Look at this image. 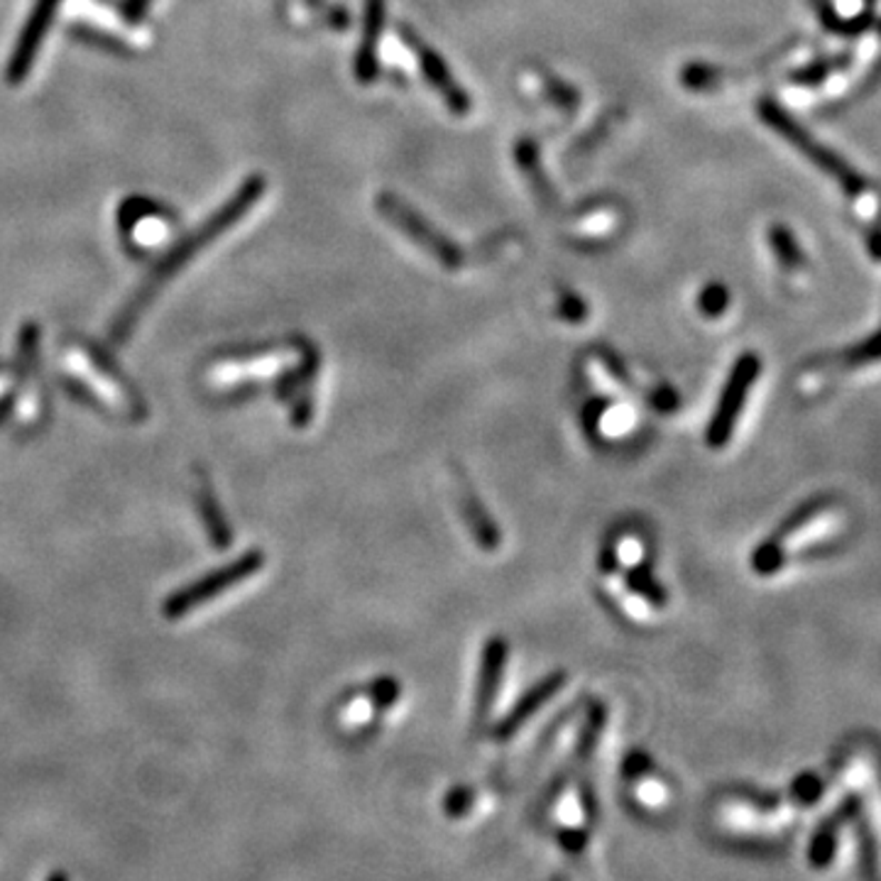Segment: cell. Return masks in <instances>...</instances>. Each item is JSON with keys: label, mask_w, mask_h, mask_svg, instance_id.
<instances>
[{"label": "cell", "mask_w": 881, "mask_h": 881, "mask_svg": "<svg viewBox=\"0 0 881 881\" xmlns=\"http://www.w3.org/2000/svg\"><path fill=\"white\" fill-rule=\"evenodd\" d=\"M263 191H265V181H263L260 177H253L250 181H245V184H242V189H240L236 196H232V199H230L224 208H220V211H218L211 220H208V224H206L199 232H194V238H189L187 242H181L179 248H177L175 253H171V255L167 257V260L155 269V275H152V279H150V285H147V287L140 291V297L135 299V304L126 311V316H122L120 326H116V338L126 336V334H128V328H130V324L135 321V318H138V311L142 309V306H145L147 301H150V299L155 297V291H157L159 287H162L169 277H175V275H177V269L187 265L196 253L204 250L208 242H214V240L220 236V232L228 230L230 226H236L238 220L242 218V214L248 211V208H250L253 204L260 201Z\"/></svg>", "instance_id": "obj_1"}, {"label": "cell", "mask_w": 881, "mask_h": 881, "mask_svg": "<svg viewBox=\"0 0 881 881\" xmlns=\"http://www.w3.org/2000/svg\"><path fill=\"white\" fill-rule=\"evenodd\" d=\"M769 242L771 248H774L779 263L783 267H801L803 265V250L799 248V242H795L793 232L783 226H774L769 232Z\"/></svg>", "instance_id": "obj_16"}, {"label": "cell", "mask_w": 881, "mask_h": 881, "mask_svg": "<svg viewBox=\"0 0 881 881\" xmlns=\"http://www.w3.org/2000/svg\"><path fill=\"white\" fill-rule=\"evenodd\" d=\"M65 365L69 375L79 379L83 387H89L96 397H101L103 404L113 409H120V414L128 416H140L142 404L140 399H135L132 392L120 383L118 377L110 375V370L101 365V360H93L89 350L73 348L65 355Z\"/></svg>", "instance_id": "obj_5"}, {"label": "cell", "mask_w": 881, "mask_h": 881, "mask_svg": "<svg viewBox=\"0 0 881 881\" xmlns=\"http://www.w3.org/2000/svg\"><path fill=\"white\" fill-rule=\"evenodd\" d=\"M603 428H605V434H610V436H620V434H624L630 428V414L624 412V409H612V412H607L605 414V424H603Z\"/></svg>", "instance_id": "obj_21"}, {"label": "cell", "mask_w": 881, "mask_h": 881, "mask_svg": "<svg viewBox=\"0 0 881 881\" xmlns=\"http://www.w3.org/2000/svg\"><path fill=\"white\" fill-rule=\"evenodd\" d=\"M130 206L135 208V214H130V211L122 214L126 216L122 226H126L128 238L135 242V248L155 250L157 245H162L169 238V230H171L169 218L157 214L152 206H147L142 201H135Z\"/></svg>", "instance_id": "obj_11"}, {"label": "cell", "mask_w": 881, "mask_h": 881, "mask_svg": "<svg viewBox=\"0 0 881 881\" xmlns=\"http://www.w3.org/2000/svg\"><path fill=\"white\" fill-rule=\"evenodd\" d=\"M407 42L414 49L416 59H419V67H422L426 83L441 96V101L446 103L451 113H456V116L468 113V110L473 108L471 96L465 93V89L456 81V77H453V71L448 69L446 61L441 59L436 49L424 44L414 32L407 34Z\"/></svg>", "instance_id": "obj_6"}, {"label": "cell", "mask_w": 881, "mask_h": 881, "mask_svg": "<svg viewBox=\"0 0 881 881\" xmlns=\"http://www.w3.org/2000/svg\"><path fill=\"white\" fill-rule=\"evenodd\" d=\"M257 566H260V556H248L242 563H238V566H230L232 571L211 575V578H206L201 585H194V591L181 593L179 597L171 600L169 612H171V615H181V612H187L194 603H201V600L218 595L220 593L218 585H230L232 581L248 578L253 571H257Z\"/></svg>", "instance_id": "obj_13"}, {"label": "cell", "mask_w": 881, "mask_h": 881, "mask_svg": "<svg viewBox=\"0 0 881 881\" xmlns=\"http://www.w3.org/2000/svg\"><path fill=\"white\" fill-rule=\"evenodd\" d=\"M294 363V355H260V358L255 360H230L214 367L211 379L214 385H236L242 383V379H263V377H273L277 375V370L281 367H287Z\"/></svg>", "instance_id": "obj_12"}, {"label": "cell", "mask_w": 881, "mask_h": 881, "mask_svg": "<svg viewBox=\"0 0 881 881\" xmlns=\"http://www.w3.org/2000/svg\"><path fill=\"white\" fill-rule=\"evenodd\" d=\"M620 554H622V558H624V561H627V563H630V566H632V563H636V561H640V556H642V546H640V544H636V542H634V538H624V542H622V546H620Z\"/></svg>", "instance_id": "obj_24"}, {"label": "cell", "mask_w": 881, "mask_h": 881, "mask_svg": "<svg viewBox=\"0 0 881 881\" xmlns=\"http://www.w3.org/2000/svg\"><path fill=\"white\" fill-rule=\"evenodd\" d=\"M377 208H379V214L389 220V224H395L404 232V236L414 240L422 250L432 255L436 263H441L444 267H451V269H458L463 265L465 255L458 245L448 240L436 226L428 224V220L419 211H414V208H409L402 199H397L395 194L379 196Z\"/></svg>", "instance_id": "obj_4"}, {"label": "cell", "mask_w": 881, "mask_h": 881, "mask_svg": "<svg viewBox=\"0 0 881 881\" xmlns=\"http://www.w3.org/2000/svg\"><path fill=\"white\" fill-rule=\"evenodd\" d=\"M507 664V644L502 640H489L483 649L481 673H477V693H475V717L483 722L489 717L497 701L502 676H505Z\"/></svg>", "instance_id": "obj_9"}, {"label": "cell", "mask_w": 881, "mask_h": 881, "mask_svg": "<svg viewBox=\"0 0 881 881\" xmlns=\"http://www.w3.org/2000/svg\"><path fill=\"white\" fill-rule=\"evenodd\" d=\"M57 8L59 0H37L28 24H24V30L20 32L16 52L10 57V67H8L10 83H20L24 81V77H28L37 49L42 47V40L49 30V24H52Z\"/></svg>", "instance_id": "obj_7"}, {"label": "cell", "mask_w": 881, "mask_h": 881, "mask_svg": "<svg viewBox=\"0 0 881 881\" xmlns=\"http://www.w3.org/2000/svg\"><path fill=\"white\" fill-rule=\"evenodd\" d=\"M385 24V0H367L365 8V28L358 55H355V77L360 83H370L379 69V37H383Z\"/></svg>", "instance_id": "obj_10"}, {"label": "cell", "mask_w": 881, "mask_h": 881, "mask_svg": "<svg viewBox=\"0 0 881 881\" xmlns=\"http://www.w3.org/2000/svg\"><path fill=\"white\" fill-rule=\"evenodd\" d=\"M147 6H150V0H128L126 10H128L130 18H140Z\"/></svg>", "instance_id": "obj_25"}, {"label": "cell", "mask_w": 881, "mask_h": 881, "mask_svg": "<svg viewBox=\"0 0 881 881\" xmlns=\"http://www.w3.org/2000/svg\"><path fill=\"white\" fill-rule=\"evenodd\" d=\"M8 385H10V377L8 375H0V397L6 395V389H8Z\"/></svg>", "instance_id": "obj_26"}, {"label": "cell", "mask_w": 881, "mask_h": 881, "mask_svg": "<svg viewBox=\"0 0 881 881\" xmlns=\"http://www.w3.org/2000/svg\"><path fill=\"white\" fill-rule=\"evenodd\" d=\"M832 69V65H823V61H818V65H813V67H808V69H803V71H799L795 73V79L793 81H799V83H818V81H823L825 77H828V71Z\"/></svg>", "instance_id": "obj_22"}, {"label": "cell", "mask_w": 881, "mask_h": 881, "mask_svg": "<svg viewBox=\"0 0 881 881\" xmlns=\"http://www.w3.org/2000/svg\"><path fill=\"white\" fill-rule=\"evenodd\" d=\"M636 793H640V801H642L644 805H661V803L666 801V795H669L666 789L661 786L659 781H652V779L642 781V783H640V791H636Z\"/></svg>", "instance_id": "obj_20"}, {"label": "cell", "mask_w": 881, "mask_h": 881, "mask_svg": "<svg viewBox=\"0 0 881 881\" xmlns=\"http://www.w3.org/2000/svg\"><path fill=\"white\" fill-rule=\"evenodd\" d=\"M795 793H799V799L803 801H813L820 793V781L813 776H803L801 781H795Z\"/></svg>", "instance_id": "obj_23"}, {"label": "cell", "mask_w": 881, "mask_h": 881, "mask_svg": "<svg viewBox=\"0 0 881 881\" xmlns=\"http://www.w3.org/2000/svg\"><path fill=\"white\" fill-rule=\"evenodd\" d=\"M563 685H566V673H563V671L548 673L546 679H542L536 685H532V689L526 691L517 703H514V707L509 710V713L499 720V725L495 727V738L497 740L514 738V734H517L524 727L526 720L534 717L538 710H542V705H546L551 697L558 695V691L563 689Z\"/></svg>", "instance_id": "obj_8"}, {"label": "cell", "mask_w": 881, "mask_h": 881, "mask_svg": "<svg viewBox=\"0 0 881 881\" xmlns=\"http://www.w3.org/2000/svg\"><path fill=\"white\" fill-rule=\"evenodd\" d=\"M461 507H463L465 519H468V524H471V529H473L475 538H477V542H481V546H485V551L497 548V544H499V532H497V526H495L493 519L487 517L481 502H477V497H475L473 493H468V489H463Z\"/></svg>", "instance_id": "obj_15"}, {"label": "cell", "mask_w": 881, "mask_h": 881, "mask_svg": "<svg viewBox=\"0 0 881 881\" xmlns=\"http://www.w3.org/2000/svg\"><path fill=\"white\" fill-rule=\"evenodd\" d=\"M854 805H857V801L850 799L848 803L840 805L838 811L832 813L823 825L818 828L815 838H813V844H811V864H813V867H825V864H830L832 854H835V850H838L840 828H842L844 820H850V815H852V811H854Z\"/></svg>", "instance_id": "obj_14"}, {"label": "cell", "mask_w": 881, "mask_h": 881, "mask_svg": "<svg viewBox=\"0 0 881 881\" xmlns=\"http://www.w3.org/2000/svg\"><path fill=\"white\" fill-rule=\"evenodd\" d=\"M375 697H355L343 710V722L346 725H365L367 720L373 717V710H375Z\"/></svg>", "instance_id": "obj_18"}, {"label": "cell", "mask_w": 881, "mask_h": 881, "mask_svg": "<svg viewBox=\"0 0 881 881\" xmlns=\"http://www.w3.org/2000/svg\"><path fill=\"white\" fill-rule=\"evenodd\" d=\"M519 165L524 167L526 175H532L534 187H536L538 194H542V199L548 201L551 196H554V191H551L548 184L542 179V169H538V159H536L534 145H522V147H519Z\"/></svg>", "instance_id": "obj_17"}, {"label": "cell", "mask_w": 881, "mask_h": 881, "mask_svg": "<svg viewBox=\"0 0 881 881\" xmlns=\"http://www.w3.org/2000/svg\"><path fill=\"white\" fill-rule=\"evenodd\" d=\"M759 373H762V360H759L754 353H744L742 358L734 363L727 383H725V387H722V395H720L713 419H710V424H707L705 441L710 448L717 451V448H725L730 444L734 426H738V419H740V412L744 407L746 397H750V389L756 383Z\"/></svg>", "instance_id": "obj_3"}, {"label": "cell", "mask_w": 881, "mask_h": 881, "mask_svg": "<svg viewBox=\"0 0 881 881\" xmlns=\"http://www.w3.org/2000/svg\"><path fill=\"white\" fill-rule=\"evenodd\" d=\"M759 116H762L766 126L774 132H779L781 138L793 147V150H799L808 159V162L815 165L820 171H825L830 179H835L844 191L852 196H860L869 189V184L860 175V171L844 162V159L835 150H830L828 145L815 140L813 135L808 132L801 122L789 113L786 108L779 106L776 101H771V98H766V101L759 103Z\"/></svg>", "instance_id": "obj_2"}, {"label": "cell", "mask_w": 881, "mask_h": 881, "mask_svg": "<svg viewBox=\"0 0 881 881\" xmlns=\"http://www.w3.org/2000/svg\"><path fill=\"white\" fill-rule=\"evenodd\" d=\"M725 306H727V289H725V287L713 285V287L703 289V294H701V309H703L707 316H717L722 309H725Z\"/></svg>", "instance_id": "obj_19"}]
</instances>
